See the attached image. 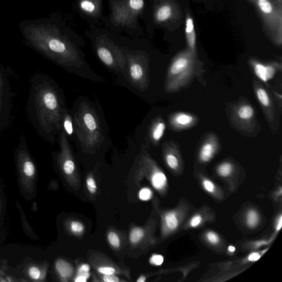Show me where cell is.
Here are the masks:
<instances>
[{"label": "cell", "mask_w": 282, "mask_h": 282, "mask_svg": "<svg viewBox=\"0 0 282 282\" xmlns=\"http://www.w3.org/2000/svg\"><path fill=\"white\" fill-rule=\"evenodd\" d=\"M64 109L50 79L43 75H34L30 82L27 115L40 135L49 142L54 143L55 136L63 130Z\"/></svg>", "instance_id": "obj_1"}, {"label": "cell", "mask_w": 282, "mask_h": 282, "mask_svg": "<svg viewBox=\"0 0 282 282\" xmlns=\"http://www.w3.org/2000/svg\"><path fill=\"white\" fill-rule=\"evenodd\" d=\"M20 28L27 43L65 67L80 68L83 61L77 49L53 24L43 20L23 22Z\"/></svg>", "instance_id": "obj_2"}, {"label": "cell", "mask_w": 282, "mask_h": 282, "mask_svg": "<svg viewBox=\"0 0 282 282\" xmlns=\"http://www.w3.org/2000/svg\"><path fill=\"white\" fill-rule=\"evenodd\" d=\"M73 126L84 151L93 152L103 144L104 136L101 122L95 109L87 102L79 104L73 118Z\"/></svg>", "instance_id": "obj_3"}, {"label": "cell", "mask_w": 282, "mask_h": 282, "mask_svg": "<svg viewBox=\"0 0 282 282\" xmlns=\"http://www.w3.org/2000/svg\"><path fill=\"white\" fill-rule=\"evenodd\" d=\"M196 54L183 51L174 58L167 72L165 90L168 93L175 92L192 80L196 72Z\"/></svg>", "instance_id": "obj_4"}, {"label": "cell", "mask_w": 282, "mask_h": 282, "mask_svg": "<svg viewBox=\"0 0 282 282\" xmlns=\"http://www.w3.org/2000/svg\"><path fill=\"white\" fill-rule=\"evenodd\" d=\"M127 75L133 87L139 91H145L150 84L149 60L142 54L128 55Z\"/></svg>", "instance_id": "obj_5"}, {"label": "cell", "mask_w": 282, "mask_h": 282, "mask_svg": "<svg viewBox=\"0 0 282 282\" xmlns=\"http://www.w3.org/2000/svg\"><path fill=\"white\" fill-rule=\"evenodd\" d=\"M98 58L109 68L127 74V60L119 49L113 44H99L97 47Z\"/></svg>", "instance_id": "obj_6"}, {"label": "cell", "mask_w": 282, "mask_h": 282, "mask_svg": "<svg viewBox=\"0 0 282 282\" xmlns=\"http://www.w3.org/2000/svg\"><path fill=\"white\" fill-rule=\"evenodd\" d=\"M13 97L9 73L0 66V130L9 122Z\"/></svg>", "instance_id": "obj_7"}, {"label": "cell", "mask_w": 282, "mask_h": 282, "mask_svg": "<svg viewBox=\"0 0 282 282\" xmlns=\"http://www.w3.org/2000/svg\"><path fill=\"white\" fill-rule=\"evenodd\" d=\"M268 27L278 34L281 41V14L271 0H251Z\"/></svg>", "instance_id": "obj_8"}, {"label": "cell", "mask_w": 282, "mask_h": 282, "mask_svg": "<svg viewBox=\"0 0 282 282\" xmlns=\"http://www.w3.org/2000/svg\"><path fill=\"white\" fill-rule=\"evenodd\" d=\"M196 122L194 116L186 113L180 112L174 114L169 118V124L174 129H186L193 126Z\"/></svg>", "instance_id": "obj_9"}, {"label": "cell", "mask_w": 282, "mask_h": 282, "mask_svg": "<svg viewBox=\"0 0 282 282\" xmlns=\"http://www.w3.org/2000/svg\"><path fill=\"white\" fill-rule=\"evenodd\" d=\"M251 64L256 76L263 82L267 83L276 74L277 67L273 64L265 65L256 60L251 61Z\"/></svg>", "instance_id": "obj_10"}, {"label": "cell", "mask_w": 282, "mask_h": 282, "mask_svg": "<svg viewBox=\"0 0 282 282\" xmlns=\"http://www.w3.org/2000/svg\"><path fill=\"white\" fill-rule=\"evenodd\" d=\"M166 124L162 118H156L153 120L148 133V137L152 144L157 145L160 142L166 130Z\"/></svg>", "instance_id": "obj_11"}, {"label": "cell", "mask_w": 282, "mask_h": 282, "mask_svg": "<svg viewBox=\"0 0 282 282\" xmlns=\"http://www.w3.org/2000/svg\"><path fill=\"white\" fill-rule=\"evenodd\" d=\"M218 149V143L215 137L211 136L202 145L199 152V158L203 162H208L216 154Z\"/></svg>", "instance_id": "obj_12"}, {"label": "cell", "mask_w": 282, "mask_h": 282, "mask_svg": "<svg viewBox=\"0 0 282 282\" xmlns=\"http://www.w3.org/2000/svg\"><path fill=\"white\" fill-rule=\"evenodd\" d=\"M185 33L189 50L196 54V35L193 18L190 15L186 18Z\"/></svg>", "instance_id": "obj_13"}, {"label": "cell", "mask_w": 282, "mask_h": 282, "mask_svg": "<svg viewBox=\"0 0 282 282\" xmlns=\"http://www.w3.org/2000/svg\"><path fill=\"white\" fill-rule=\"evenodd\" d=\"M237 115L239 119L244 121H249L254 117L255 110L250 104H243L238 109Z\"/></svg>", "instance_id": "obj_14"}, {"label": "cell", "mask_w": 282, "mask_h": 282, "mask_svg": "<svg viewBox=\"0 0 282 282\" xmlns=\"http://www.w3.org/2000/svg\"><path fill=\"white\" fill-rule=\"evenodd\" d=\"M165 159L168 166L172 169H176L179 167V162L178 158L174 154L172 149L171 148L170 144H164Z\"/></svg>", "instance_id": "obj_15"}, {"label": "cell", "mask_w": 282, "mask_h": 282, "mask_svg": "<svg viewBox=\"0 0 282 282\" xmlns=\"http://www.w3.org/2000/svg\"><path fill=\"white\" fill-rule=\"evenodd\" d=\"M55 268L57 271L62 278H69L73 273V269L72 267L63 260H59L55 263Z\"/></svg>", "instance_id": "obj_16"}, {"label": "cell", "mask_w": 282, "mask_h": 282, "mask_svg": "<svg viewBox=\"0 0 282 282\" xmlns=\"http://www.w3.org/2000/svg\"><path fill=\"white\" fill-rule=\"evenodd\" d=\"M256 95L257 100L259 101L261 106L266 109L272 108V101L266 90L261 87H257Z\"/></svg>", "instance_id": "obj_17"}, {"label": "cell", "mask_w": 282, "mask_h": 282, "mask_svg": "<svg viewBox=\"0 0 282 282\" xmlns=\"http://www.w3.org/2000/svg\"><path fill=\"white\" fill-rule=\"evenodd\" d=\"M166 176L161 171L156 170L152 176V184L157 190H162L166 186Z\"/></svg>", "instance_id": "obj_18"}, {"label": "cell", "mask_w": 282, "mask_h": 282, "mask_svg": "<svg viewBox=\"0 0 282 282\" xmlns=\"http://www.w3.org/2000/svg\"><path fill=\"white\" fill-rule=\"evenodd\" d=\"M173 14V10L171 6L166 4L161 6L156 14V19L158 22H163L167 21Z\"/></svg>", "instance_id": "obj_19"}, {"label": "cell", "mask_w": 282, "mask_h": 282, "mask_svg": "<svg viewBox=\"0 0 282 282\" xmlns=\"http://www.w3.org/2000/svg\"><path fill=\"white\" fill-rule=\"evenodd\" d=\"M63 130L67 135L71 136L74 131V126L72 117L66 109H64L62 120Z\"/></svg>", "instance_id": "obj_20"}, {"label": "cell", "mask_w": 282, "mask_h": 282, "mask_svg": "<svg viewBox=\"0 0 282 282\" xmlns=\"http://www.w3.org/2000/svg\"><path fill=\"white\" fill-rule=\"evenodd\" d=\"M165 222L167 228L171 230L175 229L178 225V221L174 213H168L165 216Z\"/></svg>", "instance_id": "obj_21"}, {"label": "cell", "mask_w": 282, "mask_h": 282, "mask_svg": "<svg viewBox=\"0 0 282 282\" xmlns=\"http://www.w3.org/2000/svg\"><path fill=\"white\" fill-rule=\"evenodd\" d=\"M259 217L258 213L254 210L249 211L247 214V223L250 228H254L258 224Z\"/></svg>", "instance_id": "obj_22"}, {"label": "cell", "mask_w": 282, "mask_h": 282, "mask_svg": "<svg viewBox=\"0 0 282 282\" xmlns=\"http://www.w3.org/2000/svg\"><path fill=\"white\" fill-rule=\"evenodd\" d=\"M144 236V231L142 228L136 227L133 228L130 232V240L133 244L138 243Z\"/></svg>", "instance_id": "obj_23"}, {"label": "cell", "mask_w": 282, "mask_h": 282, "mask_svg": "<svg viewBox=\"0 0 282 282\" xmlns=\"http://www.w3.org/2000/svg\"><path fill=\"white\" fill-rule=\"evenodd\" d=\"M232 165L228 162L223 163L219 165L217 169L218 174L223 177H227L232 172Z\"/></svg>", "instance_id": "obj_24"}, {"label": "cell", "mask_w": 282, "mask_h": 282, "mask_svg": "<svg viewBox=\"0 0 282 282\" xmlns=\"http://www.w3.org/2000/svg\"><path fill=\"white\" fill-rule=\"evenodd\" d=\"M80 8L87 14H93L96 10V4L91 0H83L80 3Z\"/></svg>", "instance_id": "obj_25"}, {"label": "cell", "mask_w": 282, "mask_h": 282, "mask_svg": "<svg viewBox=\"0 0 282 282\" xmlns=\"http://www.w3.org/2000/svg\"><path fill=\"white\" fill-rule=\"evenodd\" d=\"M108 241L112 246L118 248L120 246V240L119 237L114 232H110L108 236Z\"/></svg>", "instance_id": "obj_26"}, {"label": "cell", "mask_w": 282, "mask_h": 282, "mask_svg": "<svg viewBox=\"0 0 282 282\" xmlns=\"http://www.w3.org/2000/svg\"><path fill=\"white\" fill-rule=\"evenodd\" d=\"M29 277L34 280H38L41 277V272L39 268L32 266L29 268Z\"/></svg>", "instance_id": "obj_27"}, {"label": "cell", "mask_w": 282, "mask_h": 282, "mask_svg": "<svg viewBox=\"0 0 282 282\" xmlns=\"http://www.w3.org/2000/svg\"><path fill=\"white\" fill-rule=\"evenodd\" d=\"M138 196L140 200L147 201L151 199L153 193L150 189L144 188L140 190Z\"/></svg>", "instance_id": "obj_28"}, {"label": "cell", "mask_w": 282, "mask_h": 282, "mask_svg": "<svg viewBox=\"0 0 282 282\" xmlns=\"http://www.w3.org/2000/svg\"><path fill=\"white\" fill-rule=\"evenodd\" d=\"M128 4L131 9L135 11H139L144 6V0H129Z\"/></svg>", "instance_id": "obj_29"}, {"label": "cell", "mask_w": 282, "mask_h": 282, "mask_svg": "<svg viewBox=\"0 0 282 282\" xmlns=\"http://www.w3.org/2000/svg\"><path fill=\"white\" fill-rule=\"evenodd\" d=\"M71 229L74 233L79 234L83 231L84 226L81 222L73 221L71 224Z\"/></svg>", "instance_id": "obj_30"}, {"label": "cell", "mask_w": 282, "mask_h": 282, "mask_svg": "<svg viewBox=\"0 0 282 282\" xmlns=\"http://www.w3.org/2000/svg\"><path fill=\"white\" fill-rule=\"evenodd\" d=\"M87 186L88 189V191L90 194H95L96 193L97 186L93 177H88L87 180Z\"/></svg>", "instance_id": "obj_31"}, {"label": "cell", "mask_w": 282, "mask_h": 282, "mask_svg": "<svg viewBox=\"0 0 282 282\" xmlns=\"http://www.w3.org/2000/svg\"><path fill=\"white\" fill-rule=\"evenodd\" d=\"M151 264L155 266H161L164 262V257L161 255H153L150 260Z\"/></svg>", "instance_id": "obj_32"}, {"label": "cell", "mask_w": 282, "mask_h": 282, "mask_svg": "<svg viewBox=\"0 0 282 282\" xmlns=\"http://www.w3.org/2000/svg\"><path fill=\"white\" fill-rule=\"evenodd\" d=\"M206 237L208 242L212 244H217L219 242V238L216 232L213 231L208 232Z\"/></svg>", "instance_id": "obj_33"}, {"label": "cell", "mask_w": 282, "mask_h": 282, "mask_svg": "<svg viewBox=\"0 0 282 282\" xmlns=\"http://www.w3.org/2000/svg\"><path fill=\"white\" fill-rule=\"evenodd\" d=\"M98 271L103 274H114L116 272L115 268L111 267H101Z\"/></svg>", "instance_id": "obj_34"}, {"label": "cell", "mask_w": 282, "mask_h": 282, "mask_svg": "<svg viewBox=\"0 0 282 282\" xmlns=\"http://www.w3.org/2000/svg\"><path fill=\"white\" fill-rule=\"evenodd\" d=\"M89 270L90 268L89 265L87 264H83L79 268V275H84V276L87 277L88 278L89 277Z\"/></svg>", "instance_id": "obj_35"}, {"label": "cell", "mask_w": 282, "mask_h": 282, "mask_svg": "<svg viewBox=\"0 0 282 282\" xmlns=\"http://www.w3.org/2000/svg\"><path fill=\"white\" fill-rule=\"evenodd\" d=\"M104 281L106 282H119L120 279L119 277L116 276L114 274H104L103 277Z\"/></svg>", "instance_id": "obj_36"}, {"label": "cell", "mask_w": 282, "mask_h": 282, "mask_svg": "<svg viewBox=\"0 0 282 282\" xmlns=\"http://www.w3.org/2000/svg\"><path fill=\"white\" fill-rule=\"evenodd\" d=\"M204 186L207 192L209 193H213L214 191V186L212 182L208 180H205L203 182Z\"/></svg>", "instance_id": "obj_37"}, {"label": "cell", "mask_w": 282, "mask_h": 282, "mask_svg": "<svg viewBox=\"0 0 282 282\" xmlns=\"http://www.w3.org/2000/svg\"><path fill=\"white\" fill-rule=\"evenodd\" d=\"M202 217L200 215H197L193 218L190 222V225L192 227H196V226H198L202 221Z\"/></svg>", "instance_id": "obj_38"}, {"label": "cell", "mask_w": 282, "mask_h": 282, "mask_svg": "<svg viewBox=\"0 0 282 282\" xmlns=\"http://www.w3.org/2000/svg\"><path fill=\"white\" fill-rule=\"evenodd\" d=\"M261 258V255L258 253H253L251 254L248 257V260L251 262L258 261Z\"/></svg>", "instance_id": "obj_39"}, {"label": "cell", "mask_w": 282, "mask_h": 282, "mask_svg": "<svg viewBox=\"0 0 282 282\" xmlns=\"http://www.w3.org/2000/svg\"><path fill=\"white\" fill-rule=\"evenodd\" d=\"M88 278L87 277L84 276V275H79V276L76 278L75 281L78 282H84L87 280Z\"/></svg>", "instance_id": "obj_40"}, {"label": "cell", "mask_w": 282, "mask_h": 282, "mask_svg": "<svg viewBox=\"0 0 282 282\" xmlns=\"http://www.w3.org/2000/svg\"><path fill=\"white\" fill-rule=\"evenodd\" d=\"M281 225H282V220H281V217H280L279 220L278 224L277 225V231H279L281 227Z\"/></svg>", "instance_id": "obj_41"}, {"label": "cell", "mask_w": 282, "mask_h": 282, "mask_svg": "<svg viewBox=\"0 0 282 282\" xmlns=\"http://www.w3.org/2000/svg\"><path fill=\"white\" fill-rule=\"evenodd\" d=\"M146 278L145 277L142 276L139 278V279L137 280V282H145L146 281Z\"/></svg>", "instance_id": "obj_42"}, {"label": "cell", "mask_w": 282, "mask_h": 282, "mask_svg": "<svg viewBox=\"0 0 282 282\" xmlns=\"http://www.w3.org/2000/svg\"><path fill=\"white\" fill-rule=\"evenodd\" d=\"M268 243L265 242H260L257 244V247L261 246L262 245H265L268 244Z\"/></svg>", "instance_id": "obj_43"}, {"label": "cell", "mask_w": 282, "mask_h": 282, "mask_svg": "<svg viewBox=\"0 0 282 282\" xmlns=\"http://www.w3.org/2000/svg\"><path fill=\"white\" fill-rule=\"evenodd\" d=\"M228 249H229V251H230V252H231V253L234 252V251L236 250L235 247H232V246H230L229 247Z\"/></svg>", "instance_id": "obj_44"}, {"label": "cell", "mask_w": 282, "mask_h": 282, "mask_svg": "<svg viewBox=\"0 0 282 282\" xmlns=\"http://www.w3.org/2000/svg\"><path fill=\"white\" fill-rule=\"evenodd\" d=\"M1 201H0V211H1Z\"/></svg>", "instance_id": "obj_45"}]
</instances>
